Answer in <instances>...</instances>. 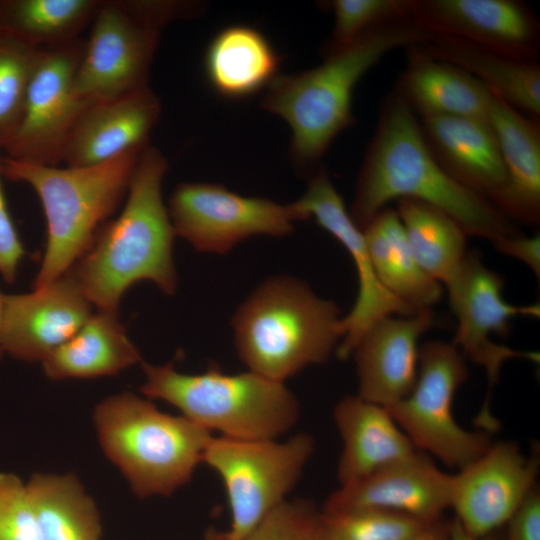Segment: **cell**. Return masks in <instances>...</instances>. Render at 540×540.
<instances>
[{
	"mask_svg": "<svg viewBox=\"0 0 540 540\" xmlns=\"http://www.w3.org/2000/svg\"><path fill=\"white\" fill-rule=\"evenodd\" d=\"M143 396L164 401L196 425L220 436L279 439L297 423L299 402L283 382L250 370L227 374L218 366L197 374L176 369L174 362L142 361Z\"/></svg>",
	"mask_w": 540,
	"mask_h": 540,
	"instance_id": "7",
	"label": "cell"
},
{
	"mask_svg": "<svg viewBox=\"0 0 540 540\" xmlns=\"http://www.w3.org/2000/svg\"><path fill=\"white\" fill-rule=\"evenodd\" d=\"M167 209L176 236L212 254H226L253 236H286L296 221H304L294 202L243 196L205 182L180 183Z\"/></svg>",
	"mask_w": 540,
	"mask_h": 540,
	"instance_id": "12",
	"label": "cell"
},
{
	"mask_svg": "<svg viewBox=\"0 0 540 540\" xmlns=\"http://www.w3.org/2000/svg\"><path fill=\"white\" fill-rule=\"evenodd\" d=\"M160 112V101L148 86L89 102L66 139L62 163L93 166L144 149Z\"/></svg>",
	"mask_w": 540,
	"mask_h": 540,
	"instance_id": "20",
	"label": "cell"
},
{
	"mask_svg": "<svg viewBox=\"0 0 540 540\" xmlns=\"http://www.w3.org/2000/svg\"><path fill=\"white\" fill-rule=\"evenodd\" d=\"M429 524L406 513L381 508H361L335 513L320 511L319 538L413 540Z\"/></svg>",
	"mask_w": 540,
	"mask_h": 540,
	"instance_id": "32",
	"label": "cell"
},
{
	"mask_svg": "<svg viewBox=\"0 0 540 540\" xmlns=\"http://www.w3.org/2000/svg\"><path fill=\"white\" fill-rule=\"evenodd\" d=\"M539 467L538 448L528 457L516 442L499 441L451 475L450 508L462 529L482 537L504 528L537 486Z\"/></svg>",
	"mask_w": 540,
	"mask_h": 540,
	"instance_id": "15",
	"label": "cell"
},
{
	"mask_svg": "<svg viewBox=\"0 0 540 540\" xmlns=\"http://www.w3.org/2000/svg\"><path fill=\"white\" fill-rule=\"evenodd\" d=\"M406 51V65L395 88L417 117L464 116L488 119L492 92L466 71L425 51Z\"/></svg>",
	"mask_w": 540,
	"mask_h": 540,
	"instance_id": "23",
	"label": "cell"
},
{
	"mask_svg": "<svg viewBox=\"0 0 540 540\" xmlns=\"http://www.w3.org/2000/svg\"><path fill=\"white\" fill-rule=\"evenodd\" d=\"M100 0H0V34L37 48L80 39Z\"/></svg>",
	"mask_w": 540,
	"mask_h": 540,
	"instance_id": "30",
	"label": "cell"
},
{
	"mask_svg": "<svg viewBox=\"0 0 540 540\" xmlns=\"http://www.w3.org/2000/svg\"><path fill=\"white\" fill-rule=\"evenodd\" d=\"M319 521L310 500H286L239 540H320Z\"/></svg>",
	"mask_w": 540,
	"mask_h": 540,
	"instance_id": "35",
	"label": "cell"
},
{
	"mask_svg": "<svg viewBox=\"0 0 540 540\" xmlns=\"http://www.w3.org/2000/svg\"><path fill=\"white\" fill-rule=\"evenodd\" d=\"M426 144L455 181L493 202L505 182L500 145L489 119L418 117Z\"/></svg>",
	"mask_w": 540,
	"mask_h": 540,
	"instance_id": "21",
	"label": "cell"
},
{
	"mask_svg": "<svg viewBox=\"0 0 540 540\" xmlns=\"http://www.w3.org/2000/svg\"><path fill=\"white\" fill-rule=\"evenodd\" d=\"M25 254L23 243L9 215L0 181V274L6 282L15 281L18 266Z\"/></svg>",
	"mask_w": 540,
	"mask_h": 540,
	"instance_id": "37",
	"label": "cell"
},
{
	"mask_svg": "<svg viewBox=\"0 0 540 540\" xmlns=\"http://www.w3.org/2000/svg\"><path fill=\"white\" fill-rule=\"evenodd\" d=\"M399 199L433 205L467 235L492 243L521 233L491 202L455 181L438 164L417 115L394 87L382 102L349 213L363 230L390 201Z\"/></svg>",
	"mask_w": 540,
	"mask_h": 540,
	"instance_id": "1",
	"label": "cell"
},
{
	"mask_svg": "<svg viewBox=\"0 0 540 540\" xmlns=\"http://www.w3.org/2000/svg\"><path fill=\"white\" fill-rule=\"evenodd\" d=\"M341 310L301 279L272 276L238 306L231 319L234 344L248 370L283 382L324 363L343 337Z\"/></svg>",
	"mask_w": 540,
	"mask_h": 540,
	"instance_id": "4",
	"label": "cell"
},
{
	"mask_svg": "<svg viewBox=\"0 0 540 540\" xmlns=\"http://www.w3.org/2000/svg\"><path fill=\"white\" fill-rule=\"evenodd\" d=\"M167 169L166 157L149 144L135 166L123 210L98 229L68 270L98 311L117 314L124 293L142 280L166 295L176 292V234L162 197Z\"/></svg>",
	"mask_w": 540,
	"mask_h": 540,
	"instance_id": "2",
	"label": "cell"
},
{
	"mask_svg": "<svg viewBox=\"0 0 540 540\" xmlns=\"http://www.w3.org/2000/svg\"><path fill=\"white\" fill-rule=\"evenodd\" d=\"M200 4L174 0H100L74 78L85 101L117 97L148 86L161 30L196 16Z\"/></svg>",
	"mask_w": 540,
	"mask_h": 540,
	"instance_id": "8",
	"label": "cell"
},
{
	"mask_svg": "<svg viewBox=\"0 0 540 540\" xmlns=\"http://www.w3.org/2000/svg\"><path fill=\"white\" fill-rule=\"evenodd\" d=\"M422 48L479 80L493 94L527 117L540 120L538 61L509 58L461 39L433 34Z\"/></svg>",
	"mask_w": 540,
	"mask_h": 540,
	"instance_id": "26",
	"label": "cell"
},
{
	"mask_svg": "<svg viewBox=\"0 0 540 540\" xmlns=\"http://www.w3.org/2000/svg\"><path fill=\"white\" fill-rule=\"evenodd\" d=\"M3 301H4V294L0 292V359L2 355L4 354L2 346H1V326H2V314H3Z\"/></svg>",
	"mask_w": 540,
	"mask_h": 540,
	"instance_id": "43",
	"label": "cell"
},
{
	"mask_svg": "<svg viewBox=\"0 0 540 540\" xmlns=\"http://www.w3.org/2000/svg\"><path fill=\"white\" fill-rule=\"evenodd\" d=\"M465 360L452 343H424L419 347L412 391L386 407L417 450L457 470L476 460L492 444L489 433L466 430L453 417L454 396L468 377Z\"/></svg>",
	"mask_w": 540,
	"mask_h": 540,
	"instance_id": "10",
	"label": "cell"
},
{
	"mask_svg": "<svg viewBox=\"0 0 540 540\" xmlns=\"http://www.w3.org/2000/svg\"><path fill=\"white\" fill-rule=\"evenodd\" d=\"M398 216L421 268L445 284L466 255V232L441 209L414 199L397 200Z\"/></svg>",
	"mask_w": 540,
	"mask_h": 540,
	"instance_id": "31",
	"label": "cell"
},
{
	"mask_svg": "<svg viewBox=\"0 0 540 540\" xmlns=\"http://www.w3.org/2000/svg\"><path fill=\"white\" fill-rule=\"evenodd\" d=\"M451 520L445 518L434 521L413 540H450Z\"/></svg>",
	"mask_w": 540,
	"mask_h": 540,
	"instance_id": "40",
	"label": "cell"
},
{
	"mask_svg": "<svg viewBox=\"0 0 540 540\" xmlns=\"http://www.w3.org/2000/svg\"><path fill=\"white\" fill-rule=\"evenodd\" d=\"M315 450L306 432L290 438L242 440L212 436L202 464L223 482L231 523L224 540H239L287 499Z\"/></svg>",
	"mask_w": 540,
	"mask_h": 540,
	"instance_id": "9",
	"label": "cell"
},
{
	"mask_svg": "<svg viewBox=\"0 0 540 540\" xmlns=\"http://www.w3.org/2000/svg\"><path fill=\"white\" fill-rule=\"evenodd\" d=\"M433 320L431 309H422L374 323L351 354L358 376L357 395L383 407L404 399L417 380L419 339Z\"/></svg>",
	"mask_w": 540,
	"mask_h": 540,
	"instance_id": "19",
	"label": "cell"
},
{
	"mask_svg": "<svg viewBox=\"0 0 540 540\" xmlns=\"http://www.w3.org/2000/svg\"><path fill=\"white\" fill-rule=\"evenodd\" d=\"M41 49L0 34V151L20 122Z\"/></svg>",
	"mask_w": 540,
	"mask_h": 540,
	"instance_id": "33",
	"label": "cell"
},
{
	"mask_svg": "<svg viewBox=\"0 0 540 540\" xmlns=\"http://www.w3.org/2000/svg\"><path fill=\"white\" fill-rule=\"evenodd\" d=\"M444 285L457 319L452 344L465 359L483 367L488 379L489 393L474 424L479 430L495 432L500 422L490 411V393L499 380L504 363L513 358L539 362V355L497 344L491 336L506 337L516 316L539 317L540 306L538 303L519 306L506 301L503 278L484 265L478 252L466 253Z\"/></svg>",
	"mask_w": 540,
	"mask_h": 540,
	"instance_id": "11",
	"label": "cell"
},
{
	"mask_svg": "<svg viewBox=\"0 0 540 540\" xmlns=\"http://www.w3.org/2000/svg\"><path fill=\"white\" fill-rule=\"evenodd\" d=\"M142 361L118 315L97 311L41 365L45 376L57 381L117 375Z\"/></svg>",
	"mask_w": 540,
	"mask_h": 540,
	"instance_id": "25",
	"label": "cell"
},
{
	"mask_svg": "<svg viewBox=\"0 0 540 540\" xmlns=\"http://www.w3.org/2000/svg\"><path fill=\"white\" fill-rule=\"evenodd\" d=\"M280 58L256 28L231 25L210 41L204 56L206 78L219 95L242 99L254 95L278 75Z\"/></svg>",
	"mask_w": 540,
	"mask_h": 540,
	"instance_id": "27",
	"label": "cell"
},
{
	"mask_svg": "<svg viewBox=\"0 0 540 540\" xmlns=\"http://www.w3.org/2000/svg\"><path fill=\"white\" fill-rule=\"evenodd\" d=\"M144 149L85 167L39 166L7 157L1 160V174L30 185L37 193L47 221L46 248L33 289L65 274L87 250L98 229L127 196Z\"/></svg>",
	"mask_w": 540,
	"mask_h": 540,
	"instance_id": "6",
	"label": "cell"
},
{
	"mask_svg": "<svg viewBox=\"0 0 540 540\" xmlns=\"http://www.w3.org/2000/svg\"><path fill=\"white\" fill-rule=\"evenodd\" d=\"M451 474L442 472L428 454L415 450L370 474L343 484L326 500L321 511L361 508L389 509L431 523L450 508Z\"/></svg>",
	"mask_w": 540,
	"mask_h": 540,
	"instance_id": "18",
	"label": "cell"
},
{
	"mask_svg": "<svg viewBox=\"0 0 540 540\" xmlns=\"http://www.w3.org/2000/svg\"><path fill=\"white\" fill-rule=\"evenodd\" d=\"M503 157L505 182L492 204L510 221L540 222V120L492 93L489 109Z\"/></svg>",
	"mask_w": 540,
	"mask_h": 540,
	"instance_id": "22",
	"label": "cell"
},
{
	"mask_svg": "<svg viewBox=\"0 0 540 540\" xmlns=\"http://www.w3.org/2000/svg\"><path fill=\"white\" fill-rule=\"evenodd\" d=\"M333 417L342 440L337 466L341 485L358 480L417 450L386 407L359 395L339 400Z\"/></svg>",
	"mask_w": 540,
	"mask_h": 540,
	"instance_id": "24",
	"label": "cell"
},
{
	"mask_svg": "<svg viewBox=\"0 0 540 540\" xmlns=\"http://www.w3.org/2000/svg\"><path fill=\"white\" fill-rule=\"evenodd\" d=\"M411 0H332L324 6L334 26L323 47V57L338 52L362 35L387 22L410 17Z\"/></svg>",
	"mask_w": 540,
	"mask_h": 540,
	"instance_id": "34",
	"label": "cell"
},
{
	"mask_svg": "<svg viewBox=\"0 0 540 540\" xmlns=\"http://www.w3.org/2000/svg\"><path fill=\"white\" fill-rule=\"evenodd\" d=\"M363 233L377 278L391 294L417 310L440 301L443 287L418 264L396 210H381Z\"/></svg>",
	"mask_w": 540,
	"mask_h": 540,
	"instance_id": "28",
	"label": "cell"
},
{
	"mask_svg": "<svg viewBox=\"0 0 540 540\" xmlns=\"http://www.w3.org/2000/svg\"><path fill=\"white\" fill-rule=\"evenodd\" d=\"M450 540H505V529H498L482 537H472L468 535L454 518L451 520Z\"/></svg>",
	"mask_w": 540,
	"mask_h": 540,
	"instance_id": "41",
	"label": "cell"
},
{
	"mask_svg": "<svg viewBox=\"0 0 540 540\" xmlns=\"http://www.w3.org/2000/svg\"><path fill=\"white\" fill-rule=\"evenodd\" d=\"M505 540H540V492L536 486L504 527Z\"/></svg>",
	"mask_w": 540,
	"mask_h": 540,
	"instance_id": "38",
	"label": "cell"
},
{
	"mask_svg": "<svg viewBox=\"0 0 540 540\" xmlns=\"http://www.w3.org/2000/svg\"><path fill=\"white\" fill-rule=\"evenodd\" d=\"M431 36L411 17L393 20L325 56L317 67L277 75L261 106L289 125L290 156L296 166L316 171L334 139L355 123L354 91L369 70L389 52L422 45Z\"/></svg>",
	"mask_w": 540,
	"mask_h": 540,
	"instance_id": "3",
	"label": "cell"
},
{
	"mask_svg": "<svg viewBox=\"0 0 540 540\" xmlns=\"http://www.w3.org/2000/svg\"><path fill=\"white\" fill-rule=\"evenodd\" d=\"M202 540H223V532L211 526L205 531Z\"/></svg>",
	"mask_w": 540,
	"mask_h": 540,
	"instance_id": "42",
	"label": "cell"
},
{
	"mask_svg": "<svg viewBox=\"0 0 540 540\" xmlns=\"http://www.w3.org/2000/svg\"><path fill=\"white\" fill-rule=\"evenodd\" d=\"M410 17L433 34L517 60L539 58V18L519 0H411Z\"/></svg>",
	"mask_w": 540,
	"mask_h": 540,
	"instance_id": "16",
	"label": "cell"
},
{
	"mask_svg": "<svg viewBox=\"0 0 540 540\" xmlns=\"http://www.w3.org/2000/svg\"><path fill=\"white\" fill-rule=\"evenodd\" d=\"M294 204L304 220L314 218L344 246L356 267L358 294L350 312L341 318L343 337L336 349L338 358L350 357L365 332L378 320L419 311L391 294L377 278L363 230L353 221L326 169L319 167L310 175L306 191Z\"/></svg>",
	"mask_w": 540,
	"mask_h": 540,
	"instance_id": "14",
	"label": "cell"
},
{
	"mask_svg": "<svg viewBox=\"0 0 540 540\" xmlns=\"http://www.w3.org/2000/svg\"><path fill=\"white\" fill-rule=\"evenodd\" d=\"M91 306L68 271L31 293L4 294L3 352L41 363L82 327L92 314Z\"/></svg>",
	"mask_w": 540,
	"mask_h": 540,
	"instance_id": "17",
	"label": "cell"
},
{
	"mask_svg": "<svg viewBox=\"0 0 540 540\" xmlns=\"http://www.w3.org/2000/svg\"><path fill=\"white\" fill-rule=\"evenodd\" d=\"M84 46L80 38L41 49L20 122L3 149L7 158L39 166L62 163L66 139L89 103L74 91Z\"/></svg>",
	"mask_w": 540,
	"mask_h": 540,
	"instance_id": "13",
	"label": "cell"
},
{
	"mask_svg": "<svg viewBox=\"0 0 540 540\" xmlns=\"http://www.w3.org/2000/svg\"><path fill=\"white\" fill-rule=\"evenodd\" d=\"M0 540H40L27 484L12 472H0Z\"/></svg>",
	"mask_w": 540,
	"mask_h": 540,
	"instance_id": "36",
	"label": "cell"
},
{
	"mask_svg": "<svg viewBox=\"0 0 540 540\" xmlns=\"http://www.w3.org/2000/svg\"><path fill=\"white\" fill-rule=\"evenodd\" d=\"M26 484L40 540H101L99 509L75 473L36 472Z\"/></svg>",
	"mask_w": 540,
	"mask_h": 540,
	"instance_id": "29",
	"label": "cell"
},
{
	"mask_svg": "<svg viewBox=\"0 0 540 540\" xmlns=\"http://www.w3.org/2000/svg\"><path fill=\"white\" fill-rule=\"evenodd\" d=\"M92 421L103 454L139 499L171 496L188 484L213 436L130 391L100 400Z\"/></svg>",
	"mask_w": 540,
	"mask_h": 540,
	"instance_id": "5",
	"label": "cell"
},
{
	"mask_svg": "<svg viewBox=\"0 0 540 540\" xmlns=\"http://www.w3.org/2000/svg\"><path fill=\"white\" fill-rule=\"evenodd\" d=\"M493 245L501 253L516 258L525 263L539 279L540 277V236H525L520 233L501 238Z\"/></svg>",
	"mask_w": 540,
	"mask_h": 540,
	"instance_id": "39",
	"label": "cell"
}]
</instances>
